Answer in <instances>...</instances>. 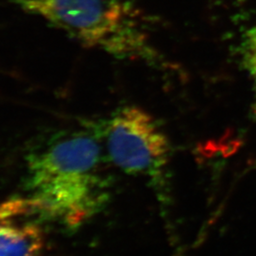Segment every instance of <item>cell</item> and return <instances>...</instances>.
<instances>
[{
	"label": "cell",
	"mask_w": 256,
	"mask_h": 256,
	"mask_svg": "<svg viewBox=\"0 0 256 256\" xmlns=\"http://www.w3.org/2000/svg\"><path fill=\"white\" fill-rule=\"evenodd\" d=\"M89 48L120 60L154 62L142 12L132 0H12Z\"/></svg>",
	"instance_id": "7a4b0ae2"
},
{
	"label": "cell",
	"mask_w": 256,
	"mask_h": 256,
	"mask_svg": "<svg viewBox=\"0 0 256 256\" xmlns=\"http://www.w3.org/2000/svg\"><path fill=\"white\" fill-rule=\"evenodd\" d=\"M104 139L109 158L118 168L162 182L170 158V142L149 112L136 106L118 109L105 126Z\"/></svg>",
	"instance_id": "3957f363"
},
{
	"label": "cell",
	"mask_w": 256,
	"mask_h": 256,
	"mask_svg": "<svg viewBox=\"0 0 256 256\" xmlns=\"http://www.w3.org/2000/svg\"><path fill=\"white\" fill-rule=\"evenodd\" d=\"M98 132L62 130L37 140L26 156V199L40 220L74 230L104 207Z\"/></svg>",
	"instance_id": "6da1fadb"
},
{
	"label": "cell",
	"mask_w": 256,
	"mask_h": 256,
	"mask_svg": "<svg viewBox=\"0 0 256 256\" xmlns=\"http://www.w3.org/2000/svg\"><path fill=\"white\" fill-rule=\"evenodd\" d=\"M239 50L242 66L256 86V27L252 28L244 32Z\"/></svg>",
	"instance_id": "5b68a950"
},
{
	"label": "cell",
	"mask_w": 256,
	"mask_h": 256,
	"mask_svg": "<svg viewBox=\"0 0 256 256\" xmlns=\"http://www.w3.org/2000/svg\"><path fill=\"white\" fill-rule=\"evenodd\" d=\"M25 197L0 202V256H41L44 236Z\"/></svg>",
	"instance_id": "277c9868"
}]
</instances>
